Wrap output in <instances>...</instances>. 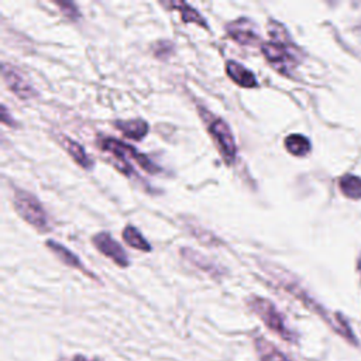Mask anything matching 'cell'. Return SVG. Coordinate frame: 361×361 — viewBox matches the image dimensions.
Wrapping results in <instances>:
<instances>
[{"label":"cell","mask_w":361,"mask_h":361,"mask_svg":"<svg viewBox=\"0 0 361 361\" xmlns=\"http://www.w3.org/2000/svg\"><path fill=\"white\" fill-rule=\"evenodd\" d=\"M182 255H183L189 262H192L193 265L202 268V269L206 271V272H212L210 269H214V271H216V267H214L213 264L207 262V261H203V259H206V258L202 257L199 252H195V251H190V250H186V248H185V250H182Z\"/></svg>","instance_id":"18"},{"label":"cell","mask_w":361,"mask_h":361,"mask_svg":"<svg viewBox=\"0 0 361 361\" xmlns=\"http://www.w3.org/2000/svg\"><path fill=\"white\" fill-rule=\"evenodd\" d=\"M268 34L271 41L261 44V52L275 69L288 75L289 69H293L299 62L298 48L289 38L285 27L274 20L268 23Z\"/></svg>","instance_id":"1"},{"label":"cell","mask_w":361,"mask_h":361,"mask_svg":"<svg viewBox=\"0 0 361 361\" xmlns=\"http://www.w3.org/2000/svg\"><path fill=\"white\" fill-rule=\"evenodd\" d=\"M209 133L212 134L224 162L231 165L237 155V145L228 124L219 117L213 118L209 124Z\"/></svg>","instance_id":"5"},{"label":"cell","mask_w":361,"mask_h":361,"mask_svg":"<svg viewBox=\"0 0 361 361\" xmlns=\"http://www.w3.org/2000/svg\"><path fill=\"white\" fill-rule=\"evenodd\" d=\"M226 72H227L228 78L241 87H248L250 89V87L258 86L255 75L237 61H227Z\"/></svg>","instance_id":"9"},{"label":"cell","mask_w":361,"mask_h":361,"mask_svg":"<svg viewBox=\"0 0 361 361\" xmlns=\"http://www.w3.org/2000/svg\"><path fill=\"white\" fill-rule=\"evenodd\" d=\"M357 267H358V271L361 272V257L358 258V264H357Z\"/></svg>","instance_id":"23"},{"label":"cell","mask_w":361,"mask_h":361,"mask_svg":"<svg viewBox=\"0 0 361 361\" xmlns=\"http://www.w3.org/2000/svg\"><path fill=\"white\" fill-rule=\"evenodd\" d=\"M113 165L121 172V173H124V175H127V176H133L134 175V171H133V166L128 164V161L127 159H124V158H118V157H114L113 158Z\"/></svg>","instance_id":"20"},{"label":"cell","mask_w":361,"mask_h":361,"mask_svg":"<svg viewBox=\"0 0 361 361\" xmlns=\"http://www.w3.org/2000/svg\"><path fill=\"white\" fill-rule=\"evenodd\" d=\"M100 148L103 151H107L110 152L113 157H118V158H130L133 161H135L144 171H147L148 173H158L161 172V168L154 164L147 155H144L142 152H140L137 148L120 141V140H116V138H102L100 140Z\"/></svg>","instance_id":"4"},{"label":"cell","mask_w":361,"mask_h":361,"mask_svg":"<svg viewBox=\"0 0 361 361\" xmlns=\"http://www.w3.org/2000/svg\"><path fill=\"white\" fill-rule=\"evenodd\" d=\"M248 306L265 323V326L268 329H271L272 331H275L285 340H293L292 333L285 326V320H283L282 314L278 312V309L274 306L272 302H269L264 298L252 296L248 300Z\"/></svg>","instance_id":"3"},{"label":"cell","mask_w":361,"mask_h":361,"mask_svg":"<svg viewBox=\"0 0 361 361\" xmlns=\"http://www.w3.org/2000/svg\"><path fill=\"white\" fill-rule=\"evenodd\" d=\"M72 361H90V360H87V358H85V357H82V355H78V357H75Z\"/></svg>","instance_id":"22"},{"label":"cell","mask_w":361,"mask_h":361,"mask_svg":"<svg viewBox=\"0 0 361 361\" xmlns=\"http://www.w3.org/2000/svg\"><path fill=\"white\" fill-rule=\"evenodd\" d=\"M54 4L58 6L61 8L62 14L65 17L71 18V20H78L80 17L79 10L76 8V6L72 1H61V0H58V1H54Z\"/></svg>","instance_id":"19"},{"label":"cell","mask_w":361,"mask_h":361,"mask_svg":"<svg viewBox=\"0 0 361 361\" xmlns=\"http://www.w3.org/2000/svg\"><path fill=\"white\" fill-rule=\"evenodd\" d=\"M121 234H123V240H124L130 247L137 248V250H140V251H145V252L151 251V244L144 238V235L141 234V231H140L137 227L128 224V226L124 227V230H123Z\"/></svg>","instance_id":"15"},{"label":"cell","mask_w":361,"mask_h":361,"mask_svg":"<svg viewBox=\"0 0 361 361\" xmlns=\"http://www.w3.org/2000/svg\"><path fill=\"white\" fill-rule=\"evenodd\" d=\"M285 148L295 157H305L310 152V141L302 134H289L283 140Z\"/></svg>","instance_id":"14"},{"label":"cell","mask_w":361,"mask_h":361,"mask_svg":"<svg viewBox=\"0 0 361 361\" xmlns=\"http://www.w3.org/2000/svg\"><path fill=\"white\" fill-rule=\"evenodd\" d=\"M162 4H165L169 8L179 10L183 23H195V24H197V25H200L203 28H209L206 18L195 7H192L190 4L185 3V1H169V3H164L162 1Z\"/></svg>","instance_id":"13"},{"label":"cell","mask_w":361,"mask_h":361,"mask_svg":"<svg viewBox=\"0 0 361 361\" xmlns=\"http://www.w3.org/2000/svg\"><path fill=\"white\" fill-rule=\"evenodd\" d=\"M1 76L8 89L21 100H28L37 96L35 89L30 85V82L11 65H1Z\"/></svg>","instance_id":"7"},{"label":"cell","mask_w":361,"mask_h":361,"mask_svg":"<svg viewBox=\"0 0 361 361\" xmlns=\"http://www.w3.org/2000/svg\"><path fill=\"white\" fill-rule=\"evenodd\" d=\"M1 123L6 124V126H10V127H16L17 126V121L13 117L8 116V111H7L4 104L1 106Z\"/></svg>","instance_id":"21"},{"label":"cell","mask_w":361,"mask_h":361,"mask_svg":"<svg viewBox=\"0 0 361 361\" xmlns=\"http://www.w3.org/2000/svg\"><path fill=\"white\" fill-rule=\"evenodd\" d=\"M114 127L131 140H142L149 130L148 123L144 121L142 118H133V120H124V121L117 120L114 121Z\"/></svg>","instance_id":"10"},{"label":"cell","mask_w":361,"mask_h":361,"mask_svg":"<svg viewBox=\"0 0 361 361\" xmlns=\"http://www.w3.org/2000/svg\"><path fill=\"white\" fill-rule=\"evenodd\" d=\"M59 140H61V145L65 148V151L72 157V159L78 165H80L85 169H90L92 168V161L87 157L85 148L79 142H76L75 140H72L69 137H65V135L59 137Z\"/></svg>","instance_id":"12"},{"label":"cell","mask_w":361,"mask_h":361,"mask_svg":"<svg viewBox=\"0 0 361 361\" xmlns=\"http://www.w3.org/2000/svg\"><path fill=\"white\" fill-rule=\"evenodd\" d=\"M92 243L93 245L97 248V251H100L102 254H104L106 257H109L114 264H117L118 267L124 268L128 267L130 261L128 257L126 254V251L123 250V247L110 235V233L107 231H100L97 234H94L92 237Z\"/></svg>","instance_id":"6"},{"label":"cell","mask_w":361,"mask_h":361,"mask_svg":"<svg viewBox=\"0 0 361 361\" xmlns=\"http://www.w3.org/2000/svg\"><path fill=\"white\" fill-rule=\"evenodd\" d=\"M45 244H47V247H48L65 265L72 267V268H76V269H79V271L87 274V271H86L85 265L82 264V261L79 259V257L75 255L69 248H66L65 245H62L61 243H58V241H55V240H47Z\"/></svg>","instance_id":"11"},{"label":"cell","mask_w":361,"mask_h":361,"mask_svg":"<svg viewBox=\"0 0 361 361\" xmlns=\"http://www.w3.org/2000/svg\"><path fill=\"white\" fill-rule=\"evenodd\" d=\"M340 190L350 199H361V178L347 173L338 180Z\"/></svg>","instance_id":"16"},{"label":"cell","mask_w":361,"mask_h":361,"mask_svg":"<svg viewBox=\"0 0 361 361\" xmlns=\"http://www.w3.org/2000/svg\"><path fill=\"white\" fill-rule=\"evenodd\" d=\"M255 343L259 354V361H289L281 351H278L264 338H257Z\"/></svg>","instance_id":"17"},{"label":"cell","mask_w":361,"mask_h":361,"mask_svg":"<svg viewBox=\"0 0 361 361\" xmlns=\"http://www.w3.org/2000/svg\"><path fill=\"white\" fill-rule=\"evenodd\" d=\"M13 204L20 217H23L30 226L35 227L38 231L49 230L47 212L34 195L27 190L17 189L13 196Z\"/></svg>","instance_id":"2"},{"label":"cell","mask_w":361,"mask_h":361,"mask_svg":"<svg viewBox=\"0 0 361 361\" xmlns=\"http://www.w3.org/2000/svg\"><path fill=\"white\" fill-rule=\"evenodd\" d=\"M224 28L227 35L241 45H255L259 42V37L252 21L245 17L228 23Z\"/></svg>","instance_id":"8"}]
</instances>
